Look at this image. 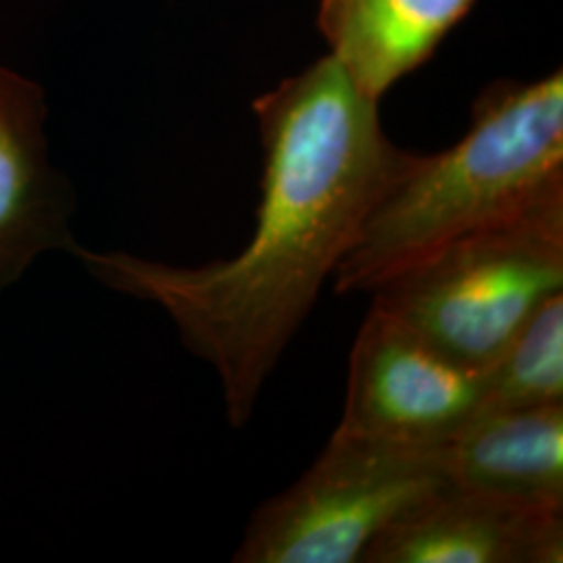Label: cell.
<instances>
[{
  "label": "cell",
  "instance_id": "1",
  "mask_svg": "<svg viewBox=\"0 0 563 563\" xmlns=\"http://www.w3.org/2000/svg\"><path fill=\"white\" fill-rule=\"evenodd\" d=\"M263 144L257 230L232 260L199 267L130 253H71L104 286L155 302L186 349L213 365L234 428L355 241L405 151L386 139L378 101L323 57L253 102Z\"/></svg>",
  "mask_w": 563,
  "mask_h": 563
},
{
  "label": "cell",
  "instance_id": "2",
  "mask_svg": "<svg viewBox=\"0 0 563 563\" xmlns=\"http://www.w3.org/2000/svg\"><path fill=\"white\" fill-rule=\"evenodd\" d=\"M563 197V74L497 81L472 107L462 141L437 155L405 153L365 216L332 282L374 292L443 246Z\"/></svg>",
  "mask_w": 563,
  "mask_h": 563
},
{
  "label": "cell",
  "instance_id": "3",
  "mask_svg": "<svg viewBox=\"0 0 563 563\" xmlns=\"http://www.w3.org/2000/svg\"><path fill=\"white\" fill-rule=\"evenodd\" d=\"M563 292V197L443 246L383 282L372 307L437 353L484 372Z\"/></svg>",
  "mask_w": 563,
  "mask_h": 563
},
{
  "label": "cell",
  "instance_id": "4",
  "mask_svg": "<svg viewBox=\"0 0 563 563\" xmlns=\"http://www.w3.org/2000/svg\"><path fill=\"white\" fill-rule=\"evenodd\" d=\"M443 446L407 451L334 437L301 478L260 505L236 563H360L407 509L451 486Z\"/></svg>",
  "mask_w": 563,
  "mask_h": 563
},
{
  "label": "cell",
  "instance_id": "5",
  "mask_svg": "<svg viewBox=\"0 0 563 563\" xmlns=\"http://www.w3.org/2000/svg\"><path fill=\"white\" fill-rule=\"evenodd\" d=\"M483 372L446 360L372 307L353 342L334 437L434 451L483 413Z\"/></svg>",
  "mask_w": 563,
  "mask_h": 563
},
{
  "label": "cell",
  "instance_id": "6",
  "mask_svg": "<svg viewBox=\"0 0 563 563\" xmlns=\"http://www.w3.org/2000/svg\"><path fill=\"white\" fill-rule=\"evenodd\" d=\"M563 511L455 484L388 523L360 563H562Z\"/></svg>",
  "mask_w": 563,
  "mask_h": 563
},
{
  "label": "cell",
  "instance_id": "7",
  "mask_svg": "<svg viewBox=\"0 0 563 563\" xmlns=\"http://www.w3.org/2000/svg\"><path fill=\"white\" fill-rule=\"evenodd\" d=\"M41 84L0 65V290L46 251L78 249L74 197L51 165Z\"/></svg>",
  "mask_w": 563,
  "mask_h": 563
},
{
  "label": "cell",
  "instance_id": "8",
  "mask_svg": "<svg viewBox=\"0 0 563 563\" xmlns=\"http://www.w3.org/2000/svg\"><path fill=\"white\" fill-rule=\"evenodd\" d=\"M443 457L460 488L563 511V402L481 413Z\"/></svg>",
  "mask_w": 563,
  "mask_h": 563
},
{
  "label": "cell",
  "instance_id": "9",
  "mask_svg": "<svg viewBox=\"0 0 563 563\" xmlns=\"http://www.w3.org/2000/svg\"><path fill=\"white\" fill-rule=\"evenodd\" d=\"M474 0H320V30L369 99L418 69L467 15Z\"/></svg>",
  "mask_w": 563,
  "mask_h": 563
},
{
  "label": "cell",
  "instance_id": "10",
  "mask_svg": "<svg viewBox=\"0 0 563 563\" xmlns=\"http://www.w3.org/2000/svg\"><path fill=\"white\" fill-rule=\"evenodd\" d=\"M483 413L563 402V292L528 318L483 372Z\"/></svg>",
  "mask_w": 563,
  "mask_h": 563
}]
</instances>
